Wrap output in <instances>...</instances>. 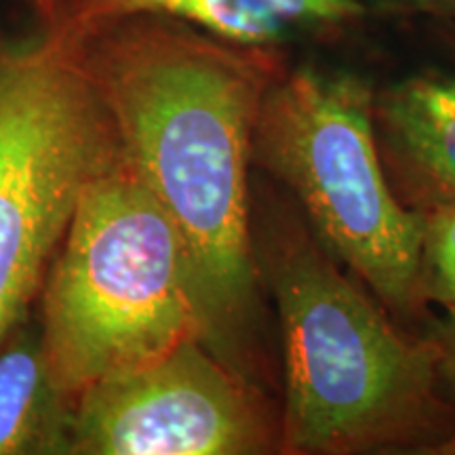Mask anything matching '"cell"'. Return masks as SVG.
Instances as JSON below:
<instances>
[{
  "label": "cell",
  "mask_w": 455,
  "mask_h": 455,
  "mask_svg": "<svg viewBox=\"0 0 455 455\" xmlns=\"http://www.w3.org/2000/svg\"><path fill=\"white\" fill-rule=\"evenodd\" d=\"M251 241L281 335V453L455 455V409L407 331L258 173Z\"/></svg>",
  "instance_id": "obj_2"
},
{
  "label": "cell",
  "mask_w": 455,
  "mask_h": 455,
  "mask_svg": "<svg viewBox=\"0 0 455 455\" xmlns=\"http://www.w3.org/2000/svg\"><path fill=\"white\" fill-rule=\"evenodd\" d=\"M375 133L390 184L407 209L419 213L455 203V64L424 68L375 89Z\"/></svg>",
  "instance_id": "obj_8"
},
{
  "label": "cell",
  "mask_w": 455,
  "mask_h": 455,
  "mask_svg": "<svg viewBox=\"0 0 455 455\" xmlns=\"http://www.w3.org/2000/svg\"><path fill=\"white\" fill-rule=\"evenodd\" d=\"M116 150L70 51L44 36L0 43V346L41 295L84 186Z\"/></svg>",
  "instance_id": "obj_5"
},
{
  "label": "cell",
  "mask_w": 455,
  "mask_h": 455,
  "mask_svg": "<svg viewBox=\"0 0 455 455\" xmlns=\"http://www.w3.org/2000/svg\"><path fill=\"white\" fill-rule=\"evenodd\" d=\"M74 403L28 316L0 346V455H72Z\"/></svg>",
  "instance_id": "obj_9"
},
{
  "label": "cell",
  "mask_w": 455,
  "mask_h": 455,
  "mask_svg": "<svg viewBox=\"0 0 455 455\" xmlns=\"http://www.w3.org/2000/svg\"><path fill=\"white\" fill-rule=\"evenodd\" d=\"M41 36L72 47L135 17L184 21L226 41L284 47L295 38L335 36L369 15L365 0H30Z\"/></svg>",
  "instance_id": "obj_7"
},
{
  "label": "cell",
  "mask_w": 455,
  "mask_h": 455,
  "mask_svg": "<svg viewBox=\"0 0 455 455\" xmlns=\"http://www.w3.org/2000/svg\"><path fill=\"white\" fill-rule=\"evenodd\" d=\"M371 9V4L396 11V13L407 15H422L430 20L441 21L443 26L455 28V0H365Z\"/></svg>",
  "instance_id": "obj_12"
},
{
  "label": "cell",
  "mask_w": 455,
  "mask_h": 455,
  "mask_svg": "<svg viewBox=\"0 0 455 455\" xmlns=\"http://www.w3.org/2000/svg\"><path fill=\"white\" fill-rule=\"evenodd\" d=\"M419 283L428 310L455 304V203L418 213Z\"/></svg>",
  "instance_id": "obj_10"
},
{
  "label": "cell",
  "mask_w": 455,
  "mask_h": 455,
  "mask_svg": "<svg viewBox=\"0 0 455 455\" xmlns=\"http://www.w3.org/2000/svg\"><path fill=\"white\" fill-rule=\"evenodd\" d=\"M281 435L268 390L190 338L89 386L72 455H268Z\"/></svg>",
  "instance_id": "obj_6"
},
{
  "label": "cell",
  "mask_w": 455,
  "mask_h": 455,
  "mask_svg": "<svg viewBox=\"0 0 455 455\" xmlns=\"http://www.w3.org/2000/svg\"><path fill=\"white\" fill-rule=\"evenodd\" d=\"M41 295L44 355L74 405L106 375L201 338L184 244L121 148L78 196Z\"/></svg>",
  "instance_id": "obj_3"
},
{
  "label": "cell",
  "mask_w": 455,
  "mask_h": 455,
  "mask_svg": "<svg viewBox=\"0 0 455 455\" xmlns=\"http://www.w3.org/2000/svg\"><path fill=\"white\" fill-rule=\"evenodd\" d=\"M66 49L104 104L121 152L178 230L203 344L275 388L251 241V140L266 91L289 66L283 47L135 17Z\"/></svg>",
  "instance_id": "obj_1"
},
{
  "label": "cell",
  "mask_w": 455,
  "mask_h": 455,
  "mask_svg": "<svg viewBox=\"0 0 455 455\" xmlns=\"http://www.w3.org/2000/svg\"><path fill=\"white\" fill-rule=\"evenodd\" d=\"M419 333L424 335L432 350L436 382L443 396L455 409V304L430 315Z\"/></svg>",
  "instance_id": "obj_11"
},
{
  "label": "cell",
  "mask_w": 455,
  "mask_h": 455,
  "mask_svg": "<svg viewBox=\"0 0 455 455\" xmlns=\"http://www.w3.org/2000/svg\"><path fill=\"white\" fill-rule=\"evenodd\" d=\"M251 163L401 325L428 321L419 220L386 173L367 78L315 64L284 68L259 104Z\"/></svg>",
  "instance_id": "obj_4"
}]
</instances>
